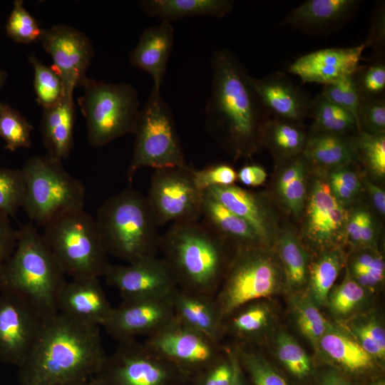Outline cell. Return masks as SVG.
I'll return each instance as SVG.
<instances>
[{"instance_id":"obj_1","label":"cell","mask_w":385,"mask_h":385,"mask_svg":"<svg viewBox=\"0 0 385 385\" xmlns=\"http://www.w3.org/2000/svg\"><path fill=\"white\" fill-rule=\"evenodd\" d=\"M107 354L99 327L58 312L46 319L32 350L18 367L20 385H64L93 378Z\"/></svg>"},{"instance_id":"obj_2","label":"cell","mask_w":385,"mask_h":385,"mask_svg":"<svg viewBox=\"0 0 385 385\" xmlns=\"http://www.w3.org/2000/svg\"><path fill=\"white\" fill-rule=\"evenodd\" d=\"M210 68L206 129L234 157L250 155L257 147L266 111L248 82L249 74L232 51L216 50Z\"/></svg>"},{"instance_id":"obj_3","label":"cell","mask_w":385,"mask_h":385,"mask_svg":"<svg viewBox=\"0 0 385 385\" xmlns=\"http://www.w3.org/2000/svg\"><path fill=\"white\" fill-rule=\"evenodd\" d=\"M159 251L178 288L213 298L232 259L227 247L200 220L173 222L160 235Z\"/></svg>"},{"instance_id":"obj_4","label":"cell","mask_w":385,"mask_h":385,"mask_svg":"<svg viewBox=\"0 0 385 385\" xmlns=\"http://www.w3.org/2000/svg\"><path fill=\"white\" fill-rule=\"evenodd\" d=\"M66 274L33 222L17 230V244L0 270V292L21 297L46 320L58 313Z\"/></svg>"},{"instance_id":"obj_5","label":"cell","mask_w":385,"mask_h":385,"mask_svg":"<svg viewBox=\"0 0 385 385\" xmlns=\"http://www.w3.org/2000/svg\"><path fill=\"white\" fill-rule=\"evenodd\" d=\"M108 253L128 264L157 256L160 235L145 195L128 188L110 197L95 219Z\"/></svg>"},{"instance_id":"obj_6","label":"cell","mask_w":385,"mask_h":385,"mask_svg":"<svg viewBox=\"0 0 385 385\" xmlns=\"http://www.w3.org/2000/svg\"><path fill=\"white\" fill-rule=\"evenodd\" d=\"M43 228L42 235L66 274L104 277L111 264L96 220L84 208L67 212Z\"/></svg>"},{"instance_id":"obj_7","label":"cell","mask_w":385,"mask_h":385,"mask_svg":"<svg viewBox=\"0 0 385 385\" xmlns=\"http://www.w3.org/2000/svg\"><path fill=\"white\" fill-rule=\"evenodd\" d=\"M21 170L24 178L22 209L31 222L44 227L57 217L84 207L85 188L62 161L48 155L30 157Z\"/></svg>"},{"instance_id":"obj_8","label":"cell","mask_w":385,"mask_h":385,"mask_svg":"<svg viewBox=\"0 0 385 385\" xmlns=\"http://www.w3.org/2000/svg\"><path fill=\"white\" fill-rule=\"evenodd\" d=\"M81 86L78 103L87 126L90 144L103 147L116 138L133 134L140 108L136 89L125 83H111L90 79Z\"/></svg>"},{"instance_id":"obj_9","label":"cell","mask_w":385,"mask_h":385,"mask_svg":"<svg viewBox=\"0 0 385 385\" xmlns=\"http://www.w3.org/2000/svg\"><path fill=\"white\" fill-rule=\"evenodd\" d=\"M133 134V152L126 173L129 182L142 168L156 170L188 165L173 112L163 98L160 88L153 86Z\"/></svg>"},{"instance_id":"obj_10","label":"cell","mask_w":385,"mask_h":385,"mask_svg":"<svg viewBox=\"0 0 385 385\" xmlns=\"http://www.w3.org/2000/svg\"><path fill=\"white\" fill-rule=\"evenodd\" d=\"M281 280L277 263L262 247L237 252L214 297L222 319L246 304L274 294L279 290Z\"/></svg>"},{"instance_id":"obj_11","label":"cell","mask_w":385,"mask_h":385,"mask_svg":"<svg viewBox=\"0 0 385 385\" xmlns=\"http://www.w3.org/2000/svg\"><path fill=\"white\" fill-rule=\"evenodd\" d=\"M183 374L136 339L118 342L93 376L106 385H172Z\"/></svg>"},{"instance_id":"obj_12","label":"cell","mask_w":385,"mask_h":385,"mask_svg":"<svg viewBox=\"0 0 385 385\" xmlns=\"http://www.w3.org/2000/svg\"><path fill=\"white\" fill-rule=\"evenodd\" d=\"M192 172L188 165L154 170L146 197L159 227L200 220L205 192L195 185Z\"/></svg>"},{"instance_id":"obj_13","label":"cell","mask_w":385,"mask_h":385,"mask_svg":"<svg viewBox=\"0 0 385 385\" xmlns=\"http://www.w3.org/2000/svg\"><path fill=\"white\" fill-rule=\"evenodd\" d=\"M183 374L202 373L225 351V346L185 326L175 318L144 342Z\"/></svg>"},{"instance_id":"obj_14","label":"cell","mask_w":385,"mask_h":385,"mask_svg":"<svg viewBox=\"0 0 385 385\" xmlns=\"http://www.w3.org/2000/svg\"><path fill=\"white\" fill-rule=\"evenodd\" d=\"M26 301L0 293V361L19 367L28 357L44 322Z\"/></svg>"},{"instance_id":"obj_15","label":"cell","mask_w":385,"mask_h":385,"mask_svg":"<svg viewBox=\"0 0 385 385\" xmlns=\"http://www.w3.org/2000/svg\"><path fill=\"white\" fill-rule=\"evenodd\" d=\"M40 40L62 79L65 95L73 96L75 88L87 78L94 55L91 41L83 32L66 24L43 29Z\"/></svg>"},{"instance_id":"obj_16","label":"cell","mask_w":385,"mask_h":385,"mask_svg":"<svg viewBox=\"0 0 385 385\" xmlns=\"http://www.w3.org/2000/svg\"><path fill=\"white\" fill-rule=\"evenodd\" d=\"M104 277L123 300L170 297L178 289L168 265L158 256L126 265H111Z\"/></svg>"},{"instance_id":"obj_17","label":"cell","mask_w":385,"mask_h":385,"mask_svg":"<svg viewBox=\"0 0 385 385\" xmlns=\"http://www.w3.org/2000/svg\"><path fill=\"white\" fill-rule=\"evenodd\" d=\"M171 297L123 300L103 327L118 342L148 337L175 318Z\"/></svg>"},{"instance_id":"obj_18","label":"cell","mask_w":385,"mask_h":385,"mask_svg":"<svg viewBox=\"0 0 385 385\" xmlns=\"http://www.w3.org/2000/svg\"><path fill=\"white\" fill-rule=\"evenodd\" d=\"M349 215L331 191L327 182L318 180L312 189L306 213V234L319 247H332L346 239Z\"/></svg>"},{"instance_id":"obj_19","label":"cell","mask_w":385,"mask_h":385,"mask_svg":"<svg viewBox=\"0 0 385 385\" xmlns=\"http://www.w3.org/2000/svg\"><path fill=\"white\" fill-rule=\"evenodd\" d=\"M113 308L97 277L66 280L57 297L58 312L87 324L103 327Z\"/></svg>"},{"instance_id":"obj_20","label":"cell","mask_w":385,"mask_h":385,"mask_svg":"<svg viewBox=\"0 0 385 385\" xmlns=\"http://www.w3.org/2000/svg\"><path fill=\"white\" fill-rule=\"evenodd\" d=\"M366 43L352 47L327 48L298 58L289 67V72L304 83L327 85L352 75L359 66Z\"/></svg>"},{"instance_id":"obj_21","label":"cell","mask_w":385,"mask_h":385,"mask_svg":"<svg viewBox=\"0 0 385 385\" xmlns=\"http://www.w3.org/2000/svg\"><path fill=\"white\" fill-rule=\"evenodd\" d=\"M248 82L266 113L274 118L300 123L309 116L312 99L284 75L262 78L249 75Z\"/></svg>"},{"instance_id":"obj_22","label":"cell","mask_w":385,"mask_h":385,"mask_svg":"<svg viewBox=\"0 0 385 385\" xmlns=\"http://www.w3.org/2000/svg\"><path fill=\"white\" fill-rule=\"evenodd\" d=\"M174 43L171 23L161 21L146 28L135 47L129 53L130 63L150 74L153 86L160 88L167 71Z\"/></svg>"},{"instance_id":"obj_23","label":"cell","mask_w":385,"mask_h":385,"mask_svg":"<svg viewBox=\"0 0 385 385\" xmlns=\"http://www.w3.org/2000/svg\"><path fill=\"white\" fill-rule=\"evenodd\" d=\"M319 346L334 367L353 380L371 376L376 371V361L355 339L329 324ZM354 381V380H353Z\"/></svg>"},{"instance_id":"obj_24","label":"cell","mask_w":385,"mask_h":385,"mask_svg":"<svg viewBox=\"0 0 385 385\" xmlns=\"http://www.w3.org/2000/svg\"><path fill=\"white\" fill-rule=\"evenodd\" d=\"M207 192L253 229L262 247L272 237V220L262 198L237 185L213 187Z\"/></svg>"},{"instance_id":"obj_25","label":"cell","mask_w":385,"mask_h":385,"mask_svg":"<svg viewBox=\"0 0 385 385\" xmlns=\"http://www.w3.org/2000/svg\"><path fill=\"white\" fill-rule=\"evenodd\" d=\"M175 318L185 326L222 344V319L213 297L178 288L171 297Z\"/></svg>"},{"instance_id":"obj_26","label":"cell","mask_w":385,"mask_h":385,"mask_svg":"<svg viewBox=\"0 0 385 385\" xmlns=\"http://www.w3.org/2000/svg\"><path fill=\"white\" fill-rule=\"evenodd\" d=\"M200 221L227 247L236 243L237 252L261 246L253 229L218 200L205 192Z\"/></svg>"},{"instance_id":"obj_27","label":"cell","mask_w":385,"mask_h":385,"mask_svg":"<svg viewBox=\"0 0 385 385\" xmlns=\"http://www.w3.org/2000/svg\"><path fill=\"white\" fill-rule=\"evenodd\" d=\"M41 133L50 158L62 161L73 145L75 104L73 96L65 95L56 106L43 109Z\"/></svg>"},{"instance_id":"obj_28","label":"cell","mask_w":385,"mask_h":385,"mask_svg":"<svg viewBox=\"0 0 385 385\" xmlns=\"http://www.w3.org/2000/svg\"><path fill=\"white\" fill-rule=\"evenodd\" d=\"M138 5L143 12L171 23L195 16L222 18L234 7L231 0H142Z\"/></svg>"},{"instance_id":"obj_29","label":"cell","mask_w":385,"mask_h":385,"mask_svg":"<svg viewBox=\"0 0 385 385\" xmlns=\"http://www.w3.org/2000/svg\"><path fill=\"white\" fill-rule=\"evenodd\" d=\"M354 0H308L292 11L284 24L301 29H317L344 19L356 8Z\"/></svg>"},{"instance_id":"obj_30","label":"cell","mask_w":385,"mask_h":385,"mask_svg":"<svg viewBox=\"0 0 385 385\" xmlns=\"http://www.w3.org/2000/svg\"><path fill=\"white\" fill-rule=\"evenodd\" d=\"M302 154L313 164L334 168L347 165L356 157L354 140L319 132L307 138Z\"/></svg>"},{"instance_id":"obj_31","label":"cell","mask_w":385,"mask_h":385,"mask_svg":"<svg viewBox=\"0 0 385 385\" xmlns=\"http://www.w3.org/2000/svg\"><path fill=\"white\" fill-rule=\"evenodd\" d=\"M270 317V309L262 300L246 304L222 319L223 337L230 334L250 343L262 334Z\"/></svg>"},{"instance_id":"obj_32","label":"cell","mask_w":385,"mask_h":385,"mask_svg":"<svg viewBox=\"0 0 385 385\" xmlns=\"http://www.w3.org/2000/svg\"><path fill=\"white\" fill-rule=\"evenodd\" d=\"M260 139L278 155L286 158L302 153L307 138L299 123L274 118L264 123Z\"/></svg>"},{"instance_id":"obj_33","label":"cell","mask_w":385,"mask_h":385,"mask_svg":"<svg viewBox=\"0 0 385 385\" xmlns=\"http://www.w3.org/2000/svg\"><path fill=\"white\" fill-rule=\"evenodd\" d=\"M342 252L334 249L319 256L309 267L310 297L317 305L327 304L329 294L343 267Z\"/></svg>"},{"instance_id":"obj_34","label":"cell","mask_w":385,"mask_h":385,"mask_svg":"<svg viewBox=\"0 0 385 385\" xmlns=\"http://www.w3.org/2000/svg\"><path fill=\"white\" fill-rule=\"evenodd\" d=\"M309 116L313 118L314 132L344 135L354 129L359 131L357 122L350 112L322 94L312 99Z\"/></svg>"},{"instance_id":"obj_35","label":"cell","mask_w":385,"mask_h":385,"mask_svg":"<svg viewBox=\"0 0 385 385\" xmlns=\"http://www.w3.org/2000/svg\"><path fill=\"white\" fill-rule=\"evenodd\" d=\"M295 157L281 172L277 183V190L288 210L294 215L299 216L305 201V174L307 160L302 153Z\"/></svg>"},{"instance_id":"obj_36","label":"cell","mask_w":385,"mask_h":385,"mask_svg":"<svg viewBox=\"0 0 385 385\" xmlns=\"http://www.w3.org/2000/svg\"><path fill=\"white\" fill-rule=\"evenodd\" d=\"M277 355L285 371L297 383L307 384L315 380L316 373L310 358L286 332L279 333L277 337Z\"/></svg>"},{"instance_id":"obj_37","label":"cell","mask_w":385,"mask_h":385,"mask_svg":"<svg viewBox=\"0 0 385 385\" xmlns=\"http://www.w3.org/2000/svg\"><path fill=\"white\" fill-rule=\"evenodd\" d=\"M252 385H294L260 352L247 345L230 346Z\"/></svg>"},{"instance_id":"obj_38","label":"cell","mask_w":385,"mask_h":385,"mask_svg":"<svg viewBox=\"0 0 385 385\" xmlns=\"http://www.w3.org/2000/svg\"><path fill=\"white\" fill-rule=\"evenodd\" d=\"M279 254L286 280L291 288L302 287L307 274V254L294 235L284 232L279 241Z\"/></svg>"},{"instance_id":"obj_39","label":"cell","mask_w":385,"mask_h":385,"mask_svg":"<svg viewBox=\"0 0 385 385\" xmlns=\"http://www.w3.org/2000/svg\"><path fill=\"white\" fill-rule=\"evenodd\" d=\"M29 61L34 68V89L37 103L43 109L56 106L65 96L59 74L53 66L43 64L34 55H30Z\"/></svg>"},{"instance_id":"obj_40","label":"cell","mask_w":385,"mask_h":385,"mask_svg":"<svg viewBox=\"0 0 385 385\" xmlns=\"http://www.w3.org/2000/svg\"><path fill=\"white\" fill-rule=\"evenodd\" d=\"M33 126L16 109L1 103L0 106V137L5 143L4 148L15 151L31 146Z\"/></svg>"},{"instance_id":"obj_41","label":"cell","mask_w":385,"mask_h":385,"mask_svg":"<svg viewBox=\"0 0 385 385\" xmlns=\"http://www.w3.org/2000/svg\"><path fill=\"white\" fill-rule=\"evenodd\" d=\"M293 311L300 332L313 345L317 346L325 333L329 323L322 316L317 305L309 295H296L292 300Z\"/></svg>"},{"instance_id":"obj_42","label":"cell","mask_w":385,"mask_h":385,"mask_svg":"<svg viewBox=\"0 0 385 385\" xmlns=\"http://www.w3.org/2000/svg\"><path fill=\"white\" fill-rule=\"evenodd\" d=\"M7 36L18 43L29 44L40 40L43 30L24 6L22 0H15L5 26Z\"/></svg>"},{"instance_id":"obj_43","label":"cell","mask_w":385,"mask_h":385,"mask_svg":"<svg viewBox=\"0 0 385 385\" xmlns=\"http://www.w3.org/2000/svg\"><path fill=\"white\" fill-rule=\"evenodd\" d=\"M24 178L21 169L0 167V211L10 217L22 207Z\"/></svg>"},{"instance_id":"obj_44","label":"cell","mask_w":385,"mask_h":385,"mask_svg":"<svg viewBox=\"0 0 385 385\" xmlns=\"http://www.w3.org/2000/svg\"><path fill=\"white\" fill-rule=\"evenodd\" d=\"M365 290L347 271L343 282L330 291L327 304L334 315L346 316L364 301Z\"/></svg>"},{"instance_id":"obj_45","label":"cell","mask_w":385,"mask_h":385,"mask_svg":"<svg viewBox=\"0 0 385 385\" xmlns=\"http://www.w3.org/2000/svg\"><path fill=\"white\" fill-rule=\"evenodd\" d=\"M350 330L361 347L376 361L385 358V331L374 317L351 323Z\"/></svg>"},{"instance_id":"obj_46","label":"cell","mask_w":385,"mask_h":385,"mask_svg":"<svg viewBox=\"0 0 385 385\" xmlns=\"http://www.w3.org/2000/svg\"><path fill=\"white\" fill-rule=\"evenodd\" d=\"M349 272L351 277L365 289H373L384 278V262L376 254L361 252L354 257L351 264V271Z\"/></svg>"},{"instance_id":"obj_47","label":"cell","mask_w":385,"mask_h":385,"mask_svg":"<svg viewBox=\"0 0 385 385\" xmlns=\"http://www.w3.org/2000/svg\"><path fill=\"white\" fill-rule=\"evenodd\" d=\"M320 94L329 101L350 112L358 124V111L361 96L354 82L353 74L324 85Z\"/></svg>"},{"instance_id":"obj_48","label":"cell","mask_w":385,"mask_h":385,"mask_svg":"<svg viewBox=\"0 0 385 385\" xmlns=\"http://www.w3.org/2000/svg\"><path fill=\"white\" fill-rule=\"evenodd\" d=\"M356 153H361L371 170L377 176L385 175L384 133L371 135L359 131L354 139Z\"/></svg>"},{"instance_id":"obj_49","label":"cell","mask_w":385,"mask_h":385,"mask_svg":"<svg viewBox=\"0 0 385 385\" xmlns=\"http://www.w3.org/2000/svg\"><path fill=\"white\" fill-rule=\"evenodd\" d=\"M353 78L361 98H384L385 91V65L376 61L360 67L353 74Z\"/></svg>"},{"instance_id":"obj_50","label":"cell","mask_w":385,"mask_h":385,"mask_svg":"<svg viewBox=\"0 0 385 385\" xmlns=\"http://www.w3.org/2000/svg\"><path fill=\"white\" fill-rule=\"evenodd\" d=\"M359 131L371 135L384 133L385 101L384 98H361L358 111Z\"/></svg>"},{"instance_id":"obj_51","label":"cell","mask_w":385,"mask_h":385,"mask_svg":"<svg viewBox=\"0 0 385 385\" xmlns=\"http://www.w3.org/2000/svg\"><path fill=\"white\" fill-rule=\"evenodd\" d=\"M192 178L195 185L201 192L213 187L234 185L237 180V172L225 163L210 165L201 170L193 169Z\"/></svg>"},{"instance_id":"obj_52","label":"cell","mask_w":385,"mask_h":385,"mask_svg":"<svg viewBox=\"0 0 385 385\" xmlns=\"http://www.w3.org/2000/svg\"><path fill=\"white\" fill-rule=\"evenodd\" d=\"M328 184L334 197L342 204L353 200L361 189L356 173L346 165L335 168L330 173Z\"/></svg>"},{"instance_id":"obj_53","label":"cell","mask_w":385,"mask_h":385,"mask_svg":"<svg viewBox=\"0 0 385 385\" xmlns=\"http://www.w3.org/2000/svg\"><path fill=\"white\" fill-rule=\"evenodd\" d=\"M374 230L371 215L359 210L349 217L346 237L356 245H370L374 240Z\"/></svg>"},{"instance_id":"obj_54","label":"cell","mask_w":385,"mask_h":385,"mask_svg":"<svg viewBox=\"0 0 385 385\" xmlns=\"http://www.w3.org/2000/svg\"><path fill=\"white\" fill-rule=\"evenodd\" d=\"M232 366L227 347L224 354L202 373L200 385H230Z\"/></svg>"},{"instance_id":"obj_55","label":"cell","mask_w":385,"mask_h":385,"mask_svg":"<svg viewBox=\"0 0 385 385\" xmlns=\"http://www.w3.org/2000/svg\"><path fill=\"white\" fill-rule=\"evenodd\" d=\"M17 244V230L10 217L0 211V270L14 252Z\"/></svg>"},{"instance_id":"obj_56","label":"cell","mask_w":385,"mask_h":385,"mask_svg":"<svg viewBox=\"0 0 385 385\" xmlns=\"http://www.w3.org/2000/svg\"><path fill=\"white\" fill-rule=\"evenodd\" d=\"M265 170L257 165L243 166L237 173V180L247 186L257 187L262 185L267 178Z\"/></svg>"},{"instance_id":"obj_57","label":"cell","mask_w":385,"mask_h":385,"mask_svg":"<svg viewBox=\"0 0 385 385\" xmlns=\"http://www.w3.org/2000/svg\"><path fill=\"white\" fill-rule=\"evenodd\" d=\"M314 385H355V384L345 374L331 366L317 376Z\"/></svg>"},{"instance_id":"obj_58","label":"cell","mask_w":385,"mask_h":385,"mask_svg":"<svg viewBox=\"0 0 385 385\" xmlns=\"http://www.w3.org/2000/svg\"><path fill=\"white\" fill-rule=\"evenodd\" d=\"M384 42V8L378 9L371 24L370 36L365 42L366 46H382Z\"/></svg>"},{"instance_id":"obj_59","label":"cell","mask_w":385,"mask_h":385,"mask_svg":"<svg viewBox=\"0 0 385 385\" xmlns=\"http://www.w3.org/2000/svg\"><path fill=\"white\" fill-rule=\"evenodd\" d=\"M366 188L371 195L373 204L378 212L384 215L385 214V192L371 182L366 181Z\"/></svg>"},{"instance_id":"obj_60","label":"cell","mask_w":385,"mask_h":385,"mask_svg":"<svg viewBox=\"0 0 385 385\" xmlns=\"http://www.w3.org/2000/svg\"><path fill=\"white\" fill-rule=\"evenodd\" d=\"M227 347L232 366V375L230 385H247L244 370L242 369L236 354L230 346Z\"/></svg>"},{"instance_id":"obj_61","label":"cell","mask_w":385,"mask_h":385,"mask_svg":"<svg viewBox=\"0 0 385 385\" xmlns=\"http://www.w3.org/2000/svg\"><path fill=\"white\" fill-rule=\"evenodd\" d=\"M64 385H106V384L93 377L88 379H84V380H80V381L71 382Z\"/></svg>"},{"instance_id":"obj_62","label":"cell","mask_w":385,"mask_h":385,"mask_svg":"<svg viewBox=\"0 0 385 385\" xmlns=\"http://www.w3.org/2000/svg\"><path fill=\"white\" fill-rule=\"evenodd\" d=\"M8 73L6 71L0 69V91L6 83ZM2 102L0 101V106Z\"/></svg>"},{"instance_id":"obj_63","label":"cell","mask_w":385,"mask_h":385,"mask_svg":"<svg viewBox=\"0 0 385 385\" xmlns=\"http://www.w3.org/2000/svg\"><path fill=\"white\" fill-rule=\"evenodd\" d=\"M369 385H385V382L382 379H379L371 381Z\"/></svg>"}]
</instances>
